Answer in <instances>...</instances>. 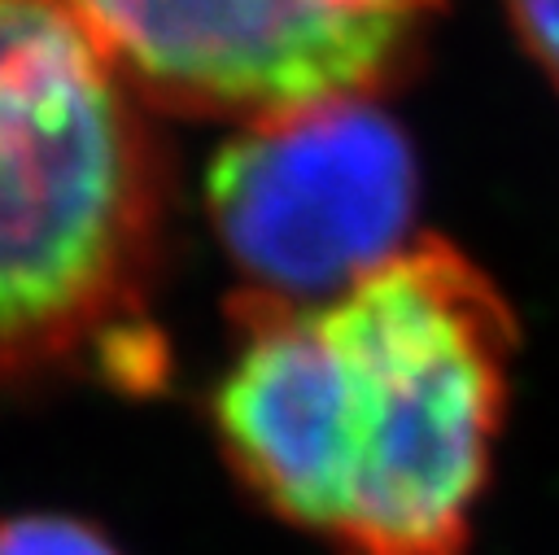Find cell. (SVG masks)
<instances>
[{"label":"cell","mask_w":559,"mask_h":555,"mask_svg":"<svg viewBox=\"0 0 559 555\" xmlns=\"http://www.w3.org/2000/svg\"><path fill=\"white\" fill-rule=\"evenodd\" d=\"M515 341L498 284L415 236L323 302L240 288L210 428L245 494L332 555H467Z\"/></svg>","instance_id":"1"},{"label":"cell","mask_w":559,"mask_h":555,"mask_svg":"<svg viewBox=\"0 0 559 555\" xmlns=\"http://www.w3.org/2000/svg\"><path fill=\"white\" fill-rule=\"evenodd\" d=\"M170 232L153 109L66 0H0V393L148 389Z\"/></svg>","instance_id":"2"},{"label":"cell","mask_w":559,"mask_h":555,"mask_svg":"<svg viewBox=\"0 0 559 555\" xmlns=\"http://www.w3.org/2000/svg\"><path fill=\"white\" fill-rule=\"evenodd\" d=\"M153 114L253 122L384 96L450 0H66Z\"/></svg>","instance_id":"3"},{"label":"cell","mask_w":559,"mask_h":555,"mask_svg":"<svg viewBox=\"0 0 559 555\" xmlns=\"http://www.w3.org/2000/svg\"><path fill=\"white\" fill-rule=\"evenodd\" d=\"M236 127L210 162L205 210L245 293L323 302L415 240L419 162L380 96Z\"/></svg>","instance_id":"4"},{"label":"cell","mask_w":559,"mask_h":555,"mask_svg":"<svg viewBox=\"0 0 559 555\" xmlns=\"http://www.w3.org/2000/svg\"><path fill=\"white\" fill-rule=\"evenodd\" d=\"M0 555H122L109 533L79 516L26 511L0 520Z\"/></svg>","instance_id":"5"},{"label":"cell","mask_w":559,"mask_h":555,"mask_svg":"<svg viewBox=\"0 0 559 555\" xmlns=\"http://www.w3.org/2000/svg\"><path fill=\"white\" fill-rule=\"evenodd\" d=\"M507 17L520 48L559 87V0H507Z\"/></svg>","instance_id":"6"}]
</instances>
